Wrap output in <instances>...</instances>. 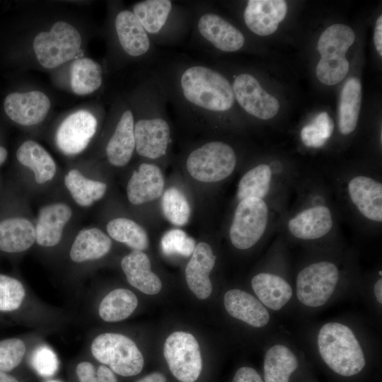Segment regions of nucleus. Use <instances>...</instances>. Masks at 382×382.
<instances>
[{
    "label": "nucleus",
    "mask_w": 382,
    "mask_h": 382,
    "mask_svg": "<svg viewBox=\"0 0 382 382\" xmlns=\"http://www.w3.org/2000/svg\"><path fill=\"white\" fill-rule=\"evenodd\" d=\"M314 345L323 364L341 378L355 377L368 364V347L351 323L330 320L323 323L315 333Z\"/></svg>",
    "instance_id": "f257e3e1"
},
{
    "label": "nucleus",
    "mask_w": 382,
    "mask_h": 382,
    "mask_svg": "<svg viewBox=\"0 0 382 382\" xmlns=\"http://www.w3.org/2000/svg\"><path fill=\"white\" fill-rule=\"evenodd\" d=\"M175 81L178 97L193 111L209 115L230 110L234 105L231 83L208 66L196 64L183 66Z\"/></svg>",
    "instance_id": "f03ea898"
},
{
    "label": "nucleus",
    "mask_w": 382,
    "mask_h": 382,
    "mask_svg": "<svg viewBox=\"0 0 382 382\" xmlns=\"http://www.w3.org/2000/svg\"><path fill=\"white\" fill-rule=\"evenodd\" d=\"M340 266L330 260H319L303 267L294 286V299L306 310L320 309L333 301L342 288Z\"/></svg>",
    "instance_id": "7ed1b4c3"
},
{
    "label": "nucleus",
    "mask_w": 382,
    "mask_h": 382,
    "mask_svg": "<svg viewBox=\"0 0 382 382\" xmlns=\"http://www.w3.org/2000/svg\"><path fill=\"white\" fill-rule=\"evenodd\" d=\"M237 157L233 149L221 141L207 142L192 150L185 161L186 169L195 180L207 183H217L234 171Z\"/></svg>",
    "instance_id": "20e7f679"
},
{
    "label": "nucleus",
    "mask_w": 382,
    "mask_h": 382,
    "mask_svg": "<svg viewBox=\"0 0 382 382\" xmlns=\"http://www.w3.org/2000/svg\"><path fill=\"white\" fill-rule=\"evenodd\" d=\"M91 350L96 360L122 376L137 375L144 366V357L137 345L122 334L98 335L91 343Z\"/></svg>",
    "instance_id": "39448f33"
},
{
    "label": "nucleus",
    "mask_w": 382,
    "mask_h": 382,
    "mask_svg": "<svg viewBox=\"0 0 382 382\" xmlns=\"http://www.w3.org/2000/svg\"><path fill=\"white\" fill-rule=\"evenodd\" d=\"M81 37L71 25L59 21L50 32L38 33L33 49L39 63L47 69L55 68L72 59L79 51Z\"/></svg>",
    "instance_id": "423d86ee"
},
{
    "label": "nucleus",
    "mask_w": 382,
    "mask_h": 382,
    "mask_svg": "<svg viewBox=\"0 0 382 382\" xmlns=\"http://www.w3.org/2000/svg\"><path fill=\"white\" fill-rule=\"evenodd\" d=\"M269 220V209L260 198L240 200L234 211L229 229L232 245L238 250L253 247L264 235Z\"/></svg>",
    "instance_id": "0eeeda50"
},
{
    "label": "nucleus",
    "mask_w": 382,
    "mask_h": 382,
    "mask_svg": "<svg viewBox=\"0 0 382 382\" xmlns=\"http://www.w3.org/2000/svg\"><path fill=\"white\" fill-rule=\"evenodd\" d=\"M163 354L172 374L181 382H195L202 371L199 344L190 333L170 334L164 343Z\"/></svg>",
    "instance_id": "6e6552de"
},
{
    "label": "nucleus",
    "mask_w": 382,
    "mask_h": 382,
    "mask_svg": "<svg viewBox=\"0 0 382 382\" xmlns=\"http://www.w3.org/2000/svg\"><path fill=\"white\" fill-rule=\"evenodd\" d=\"M158 105L150 97L149 113L134 122L135 151L151 160L166 154L170 139V125Z\"/></svg>",
    "instance_id": "1a4fd4ad"
},
{
    "label": "nucleus",
    "mask_w": 382,
    "mask_h": 382,
    "mask_svg": "<svg viewBox=\"0 0 382 382\" xmlns=\"http://www.w3.org/2000/svg\"><path fill=\"white\" fill-rule=\"evenodd\" d=\"M235 100L249 115L267 120L279 110L277 99L268 93L251 74H241L231 84Z\"/></svg>",
    "instance_id": "9d476101"
},
{
    "label": "nucleus",
    "mask_w": 382,
    "mask_h": 382,
    "mask_svg": "<svg viewBox=\"0 0 382 382\" xmlns=\"http://www.w3.org/2000/svg\"><path fill=\"white\" fill-rule=\"evenodd\" d=\"M97 125L96 118L86 110H79L69 115L57 131L58 148L67 156L82 152L94 136Z\"/></svg>",
    "instance_id": "9b49d317"
},
{
    "label": "nucleus",
    "mask_w": 382,
    "mask_h": 382,
    "mask_svg": "<svg viewBox=\"0 0 382 382\" xmlns=\"http://www.w3.org/2000/svg\"><path fill=\"white\" fill-rule=\"evenodd\" d=\"M299 351L286 340L271 342L263 357L264 381L291 382L301 367V359Z\"/></svg>",
    "instance_id": "f8f14e48"
},
{
    "label": "nucleus",
    "mask_w": 382,
    "mask_h": 382,
    "mask_svg": "<svg viewBox=\"0 0 382 382\" xmlns=\"http://www.w3.org/2000/svg\"><path fill=\"white\" fill-rule=\"evenodd\" d=\"M255 296L271 312L284 310L294 299V289L283 275L272 271L260 272L250 282Z\"/></svg>",
    "instance_id": "ddd939ff"
},
{
    "label": "nucleus",
    "mask_w": 382,
    "mask_h": 382,
    "mask_svg": "<svg viewBox=\"0 0 382 382\" xmlns=\"http://www.w3.org/2000/svg\"><path fill=\"white\" fill-rule=\"evenodd\" d=\"M349 198L359 214L378 224L382 221V184L374 178L357 175L347 183Z\"/></svg>",
    "instance_id": "4468645a"
},
{
    "label": "nucleus",
    "mask_w": 382,
    "mask_h": 382,
    "mask_svg": "<svg viewBox=\"0 0 382 382\" xmlns=\"http://www.w3.org/2000/svg\"><path fill=\"white\" fill-rule=\"evenodd\" d=\"M197 28L206 42L221 52L238 51L245 43V37L241 31L214 13L205 12L201 14Z\"/></svg>",
    "instance_id": "2eb2a0df"
},
{
    "label": "nucleus",
    "mask_w": 382,
    "mask_h": 382,
    "mask_svg": "<svg viewBox=\"0 0 382 382\" xmlns=\"http://www.w3.org/2000/svg\"><path fill=\"white\" fill-rule=\"evenodd\" d=\"M4 108L13 122L31 126L45 119L50 108V101L45 93L37 91L12 93L5 98Z\"/></svg>",
    "instance_id": "dca6fc26"
},
{
    "label": "nucleus",
    "mask_w": 382,
    "mask_h": 382,
    "mask_svg": "<svg viewBox=\"0 0 382 382\" xmlns=\"http://www.w3.org/2000/svg\"><path fill=\"white\" fill-rule=\"evenodd\" d=\"M227 313L233 318L255 328L272 325V312L255 296L240 289L228 290L224 296Z\"/></svg>",
    "instance_id": "f3484780"
},
{
    "label": "nucleus",
    "mask_w": 382,
    "mask_h": 382,
    "mask_svg": "<svg viewBox=\"0 0 382 382\" xmlns=\"http://www.w3.org/2000/svg\"><path fill=\"white\" fill-rule=\"evenodd\" d=\"M333 226L330 208L317 204L301 210L287 223L289 233L301 241H315L326 236Z\"/></svg>",
    "instance_id": "a211bd4d"
},
{
    "label": "nucleus",
    "mask_w": 382,
    "mask_h": 382,
    "mask_svg": "<svg viewBox=\"0 0 382 382\" xmlns=\"http://www.w3.org/2000/svg\"><path fill=\"white\" fill-rule=\"evenodd\" d=\"M287 13V4L283 0H250L243 18L247 27L255 34L267 36L274 33Z\"/></svg>",
    "instance_id": "6ab92c4d"
},
{
    "label": "nucleus",
    "mask_w": 382,
    "mask_h": 382,
    "mask_svg": "<svg viewBox=\"0 0 382 382\" xmlns=\"http://www.w3.org/2000/svg\"><path fill=\"white\" fill-rule=\"evenodd\" d=\"M216 256L211 246L199 242L195 248L185 267V279L190 289L199 299H207L212 292L209 274L214 267Z\"/></svg>",
    "instance_id": "aec40b11"
},
{
    "label": "nucleus",
    "mask_w": 382,
    "mask_h": 382,
    "mask_svg": "<svg viewBox=\"0 0 382 382\" xmlns=\"http://www.w3.org/2000/svg\"><path fill=\"white\" fill-rule=\"evenodd\" d=\"M164 178L158 166L141 163L134 170L127 185V197L130 203L139 205L155 200L163 192Z\"/></svg>",
    "instance_id": "412c9836"
},
{
    "label": "nucleus",
    "mask_w": 382,
    "mask_h": 382,
    "mask_svg": "<svg viewBox=\"0 0 382 382\" xmlns=\"http://www.w3.org/2000/svg\"><path fill=\"white\" fill-rule=\"evenodd\" d=\"M115 25L119 42L128 55L138 57L151 50V38L132 11L119 12Z\"/></svg>",
    "instance_id": "4be33fe9"
},
{
    "label": "nucleus",
    "mask_w": 382,
    "mask_h": 382,
    "mask_svg": "<svg viewBox=\"0 0 382 382\" xmlns=\"http://www.w3.org/2000/svg\"><path fill=\"white\" fill-rule=\"evenodd\" d=\"M71 216V209L64 203H54L42 207L35 226L37 244L44 247L58 244L62 239L63 229Z\"/></svg>",
    "instance_id": "5701e85b"
},
{
    "label": "nucleus",
    "mask_w": 382,
    "mask_h": 382,
    "mask_svg": "<svg viewBox=\"0 0 382 382\" xmlns=\"http://www.w3.org/2000/svg\"><path fill=\"white\" fill-rule=\"evenodd\" d=\"M135 150L134 119L130 110L121 115L115 131L106 146V155L112 166L127 165Z\"/></svg>",
    "instance_id": "b1692460"
},
{
    "label": "nucleus",
    "mask_w": 382,
    "mask_h": 382,
    "mask_svg": "<svg viewBox=\"0 0 382 382\" xmlns=\"http://www.w3.org/2000/svg\"><path fill=\"white\" fill-rule=\"evenodd\" d=\"M121 267L127 282L141 292L154 295L162 287L159 277L151 270V262L146 253L133 250L121 260Z\"/></svg>",
    "instance_id": "393cba45"
},
{
    "label": "nucleus",
    "mask_w": 382,
    "mask_h": 382,
    "mask_svg": "<svg viewBox=\"0 0 382 382\" xmlns=\"http://www.w3.org/2000/svg\"><path fill=\"white\" fill-rule=\"evenodd\" d=\"M36 241L35 227L27 219L16 217L0 222V250L21 253Z\"/></svg>",
    "instance_id": "a878e982"
},
{
    "label": "nucleus",
    "mask_w": 382,
    "mask_h": 382,
    "mask_svg": "<svg viewBox=\"0 0 382 382\" xmlns=\"http://www.w3.org/2000/svg\"><path fill=\"white\" fill-rule=\"evenodd\" d=\"M112 247L110 238L98 228L80 231L71 247L69 255L72 261L83 262L105 256Z\"/></svg>",
    "instance_id": "bb28decb"
},
{
    "label": "nucleus",
    "mask_w": 382,
    "mask_h": 382,
    "mask_svg": "<svg viewBox=\"0 0 382 382\" xmlns=\"http://www.w3.org/2000/svg\"><path fill=\"white\" fill-rule=\"evenodd\" d=\"M132 12L151 38L165 30L174 12V4L170 0H144L136 3Z\"/></svg>",
    "instance_id": "cd10ccee"
},
{
    "label": "nucleus",
    "mask_w": 382,
    "mask_h": 382,
    "mask_svg": "<svg viewBox=\"0 0 382 382\" xmlns=\"http://www.w3.org/2000/svg\"><path fill=\"white\" fill-rule=\"evenodd\" d=\"M16 158L23 166L30 168L35 182L44 184L51 180L56 173V164L50 154L38 143L27 140L16 151Z\"/></svg>",
    "instance_id": "c85d7f7f"
},
{
    "label": "nucleus",
    "mask_w": 382,
    "mask_h": 382,
    "mask_svg": "<svg viewBox=\"0 0 382 382\" xmlns=\"http://www.w3.org/2000/svg\"><path fill=\"white\" fill-rule=\"evenodd\" d=\"M355 34L349 26L334 24L328 27L318 39L317 49L322 60L342 62L347 60L346 52L354 43Z\"/></svg>",
    "instance_id": "c756f323"
},
{
    "label": "nucleus",
    "mask_w": 382,
    "mask_h": 382,
    "mask_svg": "<svg viewBox=\"0 0 382 382\" xmlns=\"http://www.w3.org/2000/svg\"><path fill=\"white\" fill-rule=\"evenodd\" d=\"M361 84L352 77L345 83L340 96L338 126L341 134L347 135L356 128L361 105Z\"/></svg>",
    "instance_id": "7c9ffc66"
},
{
    "label": "nucleus",
    "mask_w": 382,
    "mask_h": 382,
    "mask_svg": "<svg viewBox=\"0 0 382 382\" xmlns=\"http://www.w3.org/2000/svg\"><path fill=\"white\" fill-rule=\"evenodd\" d=\"M64 185L75 202L84 207L100 199L107 191L105 183L87 178L76 169L69 170L64 176Z\"/></svg>",
    "instance_id": "2f4dec72"
},
{
    "label": "nucleus",
    "mask_w": 382,
    "mask_h": 382,
    "mask_svg": "<svg viewBox=\"0 0 382 382\" xmlns=\"http://www.w3.org/2000/svg\"><path fill=\"white\" fill-rule=\"evenodd\" d=\"M138 299L127 289H116L108 294L101 301L98 313L106 322H118L128 318L136 309Z\"/></svg>",
    "instance_id": "473e14b6"
},
{
    "label": "nucleus",
    "mask_w": 382,
    "mask_h": 382,
    "mask_svg": "<svg viewBox=\"0 0 382 382\" xmlns=\"http://www.w3.org/2000/svg\"><path fill=\"white\" fill-rule=\"evenodd\" d=\"M103 70L99 64L90 58L76 59L71 67V87L77 95L90 94L100 88Z\"/></svg>",
    "instance_id": "72a5a7b5"
},
{
    "label": "nucleus",
    "mask_w": 382,
    "mask_h": 382,
    "mask_svg": "<svg viewBox=\"0 0 382 382\" xmlns=\"http://www.w3.org/2000/svg\"><path fill=\"white\" fill-rule=\"evenodd\" d=\"M272 176V170L267 164L261 163L252 168L238 182L237 198L239 201L249 197L264 199L270 191Z\"/></svg>",
    "instance_id": "f704fd0d"
},
{
    "label": "nucleus",
    "mask_w": 382,
    "mask_h": 382,
    "mask_svg": "<svg viewBox=\"0 0 382 382\" xmlns=\"http://www.w3.org/2000/svg\"><path fill=\"white\" fill-rule=\"evenodd\" d=\"M110 238L125 243L133 250L142 251L149 246V237L146 230L134 221L127 218L110 220L106 227Z\"/></svg>",
    "instance_id": "c9c22d12"
},
{
    "label": "nucleus",
    "mask_w": 382,
    "mask_h": 382,
    "mask_svg": "<svg viewBox=\"0 0 382 382\" xmlns=\"http://www.w3.org/2000/svg\"><path fill=\"white\" fill-rule=\"evenodd\" d=\"M161 207L165 218L175 226H184L190 219V204L184 194L176 187H171L163 192Z\"/></svg>",
    "instance_id": "e433bc0d"
},
{
    "label": "nucleus",
    "mask_w": 382,
    "mask_h": 382,
    "mask_svg": "<svg viewBox=\"0 0 382 382\" xmlns=\"http://www.w3.org/2000/svg\"><path fill=\"white\" fill-rule=\"evenodd\" d=\"M334 129L332 118L326 112L319 113L313 122L303 127L301 138L308 147L318 148L324 145Z\"/></svg>",
    "instance_id": "4c0bfd02"
},
{
    "label": "nucleus",
    "mask_w": 382,
    "mask_h": 382,
    "mask_svg": "<svg viewBox=\"0 0 382 382\" xmlns=\"http://www.w3.org/2000/svg\"><path fill=\"white\" fill-rule=\"evenodd\" d=\"M25 291L16 278L0 274V312L17 310L24 299Z\"/></svg>",
    "instance_id": "58836bf2"
},
{
    "label": "nucleus",
    "mask_w": 382,
    "mask_h": 382,
    "mask_svg": "<svg viewBox=\"0 0 382 382\" xmlns=\"http://www.w3.org/2000/svg\"><path fill=\"white\" fill-rule=\"evenodd\" d=\"M161 250L166 255H179L185 257L192 254L196 243L195 240L180 229L167 231L161 241Z\"/></svg>",
    "instance_id": "ea45409f"
},
{
    "label": "nucleus",
    "mask_w": 382,
    "mask_h": 382,
    "mask_svg": "<svg viewBox=\"0 0 382 382\" xmlns=\"http://www.w3.org/2000/svg\"><path fill=\"white\" fill-rule=\"evenodd\" d=\"M25 345L19 338L0 340V371L8 372L17 367L25 353Z\"/></svg>",
    "instance_id": "a19ab883"
},
{
    "label": "nucleus",
    "mask_w": 382,
    "mask_h": 382,
    "mask_svg": "<svg viewBox=\"0 0 382 382\" xmlns=\"http://www.w3.org/2000/svg\"><path fill=\"white\" fill-rule=\"evenodd\" d=\"M30 363L42 377H51L59 369V360L54 352L47 345L37 347L33 352Z\"/></svg>",
    "instance_id": "79ce46f5"
},
{
    "label": "nucleus",
    "mask_w": 382,
    "mask_h": 382,
    "mask_svg": "<svg viewBox=\"0 0 382 382\" xmlns=\"http://www.w3.org/2000/svg\"><path fill=\"white\" fill-rule=\"evenodd\" d=\"M232 382H265L260 374L250 366L239 368L234 374Z\"/></svg>",
    "instance_id": "37998d69"
},
{
    "label": "nucleus",
    "mask_w": 382,
    "mask_h": 382,
    "mask_svg": "<svg viewBox=\"0 0 382 382\" xmlns=\"http://www.w3.org/2000/svg\"><path fill=\"white\" fill-rule=\"evenodd\" d=\"M76 372L80 382H98L94 366L88 361L80 362Z\"/></svg>",
    "instance_id": "c03bdc74"
},
{
    "label": "nucleus",
    "mask_w": 382,
    "mask_h": 382,
    "mask_svg": "<svg viewBox=\"0 0 382 382\" xmlns=\"http://www.w3.org/2000/svg\"><path fill=\"white\" fill-rule=\"evenodd\" d=\"M96 376L98 382H117L113 371L105 365L98 367Z\"/></svg>",
    "instance_id": "a18cd8bd"
},
{
    "label": "nucleus",
    "mask_w": 382,
    "mask_h": 382,
    "mask_svg": "<svg viewBox=\"0 0 382 382\" xmlns=\"http://www.w3.org/2000/svg\"><path fill=\"white\" fill-rule=\"evenodd\" d=\"M374 45L377 52L382 56V16L381 15L376 22L374 35Z\"/></svg>",
    "instance_id": "49530a36"
},
{
    "label": "nucleus",
    "mask_w": 382,
    "mask_h": 382,
    "mask_svg": "<svg viewBox=\"0 0 382 382\" xmlns=\"http://www.w3.org/2000/svg\"><path fill=\"white\" fill-rule=\"evenodd\" d=\"M374 300L378 306L382 305V276H378L372 286Z\"/></svg>",
    "instance_id": "de8ad7c7"
},
{
    "label": "nucleus",
    "mask_w": 382,
    "mask_h": 382,
    "mask_svg": "<svg viewBox=\"0 0 382 382\" xmlns=\"http://www.w3.org/2000/svg\"><path fill=\"white\" fill-rule=\"evenodd\" d=\"M137 382H166V378L161 373H153L147 375Z\"/></svg>",
    "instance_id": "09e8293b"
},
{
    "label": "nucleus",
    "mask_w": 382,
    "mask_h": 382,
    "mask_svg": "<svg viewBox=\"0 0 382 382\" xmlns=\"http://www.w3.org/2000/svg\"><path fill=\"white\" fill-rule=\"evenodd\" d=\"M0 382H19L15 377L6 372L0 371Z\"/></svg>",
    "instance_id": "8fccbe9b"
},
{
    "label": "nucleus",
    "mask_w": 382,
    "mask_h": 382,
    "mask_svg": "<svg viewBox=\"0 0 382 382\" xmlns=\"http://www.w3.org/2000/svg\"><path fill=\"white\" fill-rule=\"evenodd\" d=\"M7 158V151L5 148L0 146V166L5 161Z\"/></svg>",
    "instance_id": "3c124183"
},
{
    "label": "nucleus",
    "mask_w": 382,
    "mask_h": 382,
    "mask_svg": "<svg viewBox=\"0 0 382 382\" xmlns=\"http://www.w3.org/2000/svg\"><path fill=\"white\" fill-rule=\"evenodd\" d=\"M46 382H60V381H55V380H50V381H47Z\"/></svg>",
    "instance_id": "603ef678"
}]
</instances>
